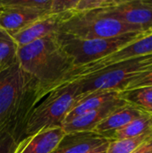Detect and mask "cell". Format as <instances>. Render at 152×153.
Returning <instances> with one entry per match:
<instances>
[{"label":"cell","instance_id":"1","mask_svg":"<svg viewBox=\"0 0 152 153\" xmlns=\"http://www.w3.org/2000/svg\"><path fill=\"white\" fill-rule=\"evenodd\" d=\"M17 62L37 83L41 100L56 89L69 83L76 68L56 34L19 47Z\"/></svg>","mask_w":152,"mask_h":153},{"label":"cell","instance_id":"2","mask_svg":"<svg viewBox=\"0 0 152 153\" xmlns=\"http://www.w3.org/2000/svg\"><path fill=\"white\" fill-rule=\"evenodd\" d=\"M40 100L37 83L18 62L1 71L0 130L9 131L19 143L30 112Z\"/></svg>","mask_w":152,"mask_h":153},{"label":"cell","instance_id":"3","mask_svg":"<svg viewBox=\"0 0 152 153\" xmlns=\"http://www.w3.org/2000/svg\"><path fill=\"white\" fill-rule=\"evenodd\" d=\"M152 72V55L122 61L74 80L82 94L95 91H123L127 86Z\"/></svg>","mask_w":152,"mask_h":153},{"label":"cell","instance_id":"4","mask_svg":"<svg viewBox=\"0 0 152 153\" xmlns=\"http://www.w3.org/2000/svg\"><path fill=\"white\" fill-rule=\"evenodd\" d=\"M82 97L76 82H71L51 91L30 112L23 137L42 129L63 127L66 116Z\"/></svg>","mask_w":152,"mask_h":153},{"label":"cell","instance_id":"5","mask_svg":"<svg viewBox=\"0 0 152 153\" xmlns=\"http://www.w3.org/2000/svg\"><path fill=\"white\" fill-rule=\"evenodd\" d=\"M140 31L147 30L108 17L99 10L86 13L74 12L69 19L61 24L58 30V32L84 39L116 38Z\"/></svg>","mask_w":152,"mask_h":153},{"label":"cell","instance_id":"6","mask_svg":"<svg viewBox=\"0 0 152 153\" xmlns=\"http://www.w3.org/2000/svg\"><path fill=\"white\" fill-rule=\"evenodd\" d=\"M147 31L129 33L109 39H84L61 32L56 33V37L77 68L113 54L121 48L139 39Z\"/></svg>","mask_w":152,"mask_h":153},{"label":"cell","instance_id":"7","mask_svg":"<svg viewBox=\"0 0 152 153\" xmlns=\"http://www.w3.org/2000/svg\"><path fill=\"white\" fill-rule=\"evenodd\" d=\"M148 55H152V30L147 31L139 39L127 44L126 46L121 48L117 51L104 58H101L91 64L75 68L74 72L72 74L71 82H73L76 79L96 72L106 66Z\"/></svg>","mask_w":152,"mask_h":153},{"label":"cell","instance_id":"8","mask_svg":"<svg viewBox=\"0 0 152 153\" xmlns=\"http://www.w3.org/2000/svg\"><path fill=\"white\" fill-rule=\"evenodd\" d=\"M99 11L143 30H152V9L142 4L141 0H117L114 5Z\"/></svg>","mask_w":152,"mask_h":153},{"label":"cell","instance_id":"9","mask_svg":"<svg viewBox=\"0 0 152 153\" xmlns=\"http://www.w3.org/2000/svg\"><path fill=\"white\" fill-rule=\"evenodd\" d=\"M74 11L62 13H47L36 22L30 23L24 29L11 34L19 47H23L36 40L58 32L61 24L69 19Z\"/></svg>","mask_w":152,"mask_h":153},{"label":"cell","instance_id":"10","mask_svg":"<svg viewBox=\"0 0 152 153\" xmlns=\"http://www.w3.org/2000/svg\"><path fill=\"white\" fill-rule=\"evenodd\" d=\"M65 134L63 127L42 129L23 137L17 143L13 153H51Z\"/></svg>","mask_w":152,"mask_h":153},{"label":"cell","instance_id":"11","mask_svg":"<svg viewBox=\"0 0 152 153\" xmlns=\"http://www.w3.org/2000/svg\"><path fill=\"white\" fill-rule=\"evenodd\" d=\"M47 13H50L4 4L0 2V29L13 34Z\"/></svg>","mask_w":152,"mask_h":153},{"label":"cell","instance_id":"12","mask_svg":"<svg viewBox=\"0 0 152 153\" xmlns=\"http://www.w3.org/2000/svg\"><path fill=\"white\" fill-rule=\"evenodd\" d=\"M127 103L122 99L112 101L106 106L95 110L83 113L71 121L63 125L65 134L92 132L106 117H108L116 108L126 105Z\"/></svg>","mask_w":152,"mask_h":153},{"label":"cell","instance_id":"13","mask_svg":"<svg viewBox=\"0 0 152 153\" xmlns=\"http://www.w3.org/2000/svg\"><path fill=\"white\" fill-rule=\"evenodd\" d=\"M109 141L93 132L65 134L51 153H86Z\"/></svg>","mask_w":152,"mask_h":153},{"label":"cell","instance_id":"14","mask_svg":"<svg viewBox=\"0 0 152 153\" xmlns=\"http://www.w3.org/2000/svg\"><path fill=\"white\" fill-rule=\"evenodd\" d=\"M144 115L136 108L126 104L113 111L92 131L109 140V136L116 131L120 130L134 119Z\"/></svg>","mask_w":152,"mask_h":153},{"label":"cell","instance_id":"15","mask_svg":"<svg viewBox=\"0 0 152 153\" xmlns=\"http://www.w3.org/2000/svg\"><path fill=\"white\" fill-rule=\"evenodd\" d=\"M119 99H121L119 91H95L88 94H83L82 99L73 107V108L66 116L65 123L71 121L72 119L75 118L76 117L83 113L98 109Z\"/></svg>","mask_w":152,"mask_h":153},{"label":"cell","instance_id":"16","mask_svg":"<svg viewBox=\"0 0 152 153\" xmlns=\"http://www.w3.org/2000/svg\"><path fill=\"white\" fill-rule=\"evenodd\" d=\"M120 98L143 114L152 116V86L120 91Z\"/></svg>","mask_w":152,"mask_h":153},{"label":"cell","instance_id":"17","mask_svg":"<svg viewBox=\"0 0 152 153\" xmlns=\"http://www.w3.org/2000/svg\"><path fill=\"white\" fill-rule=\"evenodd\" d=\"M152 130V116L142 115L134 119L125 127L116 131L109 136V140H122L127 138H133L144 134Z\"/></svg>","mask_w":152,"mask_h":153},{"label":"cell","instance_id":"18","mask_svg":"<svg viewBox=\"0 0 152 153\" xmlns=\"http://www.w3.org/2000/svg\"><path fill=\"white\" fill-rule=\"evenodd\" d=\"M18 45L7 31L0 29V68L5 69L17 62Z\"/></svg>","mask_w":152,"mask_h":153},{"label":"cell","instance_id":"19","mask_svg":"<svg viewBox=\"0 0 152 153\" xmlns=\"http://www.w3.org/2000/svg\"><path fill=\"white\" fill-rule=\"evenodd\" d=\"M152 137V130L133 138L109 141L107 153H132Z\"/></svg>","mask_w":152,"mask_h":153},{"label":"cell","instance_id":"20","mask_svg":"<svg viewBox=\"0 0 152 153\" xmlns=\"http://www.w3.org/2000/svg\"><path fill=\"white\" fill-rule=\"evenodd\" d=\"M117 0H78L74 12L86 13L105 9L114 5Z\"/></svg>","mask_w":152,"mask_h":153},{"label":"cell","instance_id":"21","mask_svg":"<svg viewBox=\"0 0 152 153\" xmlns=\"http://www.w3.org/2000/svg\"><path fill=\"white\" fill-rule=\"evenodd\" d=\"M17 141L7 130H0V153H13Z\"/></svg>","mask_w":152,"mask_h":153},{"label":"cell","instance_id":"22","mask_svg":"<svg viewBox=\"0 0 152 153\" xmlns=\"http://www.w3.org/2000/svg\"><path fill=\"white\" fill-rule=\"evenodd\" d=\"M78 0H52L50 13H62L74 11Z\"/></svg>","mask_w":152,"mask_h":153},{"label":"cell","instance_id":"23","mask_svg":"<svg viewBox=\"0 0 152 153\" xmlns=\"http://www.w3.org/2000/svg\"><path fill=\"white\" fill-rule=\"evenodd\" d=\"M150 86H152V72L149 73L148 74H146L144 76H142V78L136 79L135 81L131 82L125 91L132 90V89H135V88L150 87Z\"/></svg>","mask_w":152,"mask_h":153},{"label":"cell","instance_id":"24","mask_svg":"<svg viewBox=\"0 0 152 153\" xmlns=\"http://www.w3.org/2000/svg\"><path fill=\"white\" fill-rule=\"evenodd\" d=\"M132 153H152V137Z\"/></svg>","mask_w":152,"mask_h":153},{"label":"cell","instance_id":"25","mask_svg":"<svg viewBox=\"0 0 152 153\" xmlns=\"http://www.w3.org/2000/svg\"><path fill=\"white\" fill-rule=\"evenodd\" d=\"M108 143H109V142H108V143H104V144H102V145H100V146H99V147H97V148H95V149H93V150L86 153H107Z\"/></svg>","mask_w":152,"mask_h":153},{"label":"cell","instance_id":"26","mask_svg":"<svg viewBox=\"0 0 152 153\" xmlns=\"http://www.w3.org/2000/svg\"><path fill=\"white\" fill-rule=\"evenodd\" d=\"M141 2L145 6H147V7L152 9V0H141Z\"/></svg>","mask_w":152,"mask_h":153},{"label":"cell","instance_id":"27","mask_svg":"<svg viewBox=\"0 0 152 153\" xmlns=\"http://www.w3.org/2000/svg\"><path fill=\"white\" fill-rule=\"evenodd\" d=\"M3 70H4V69H2V68H0V72H1V71H3Z\"/></svg>","mask_w":152,"mask_h":153}]
</instances>
